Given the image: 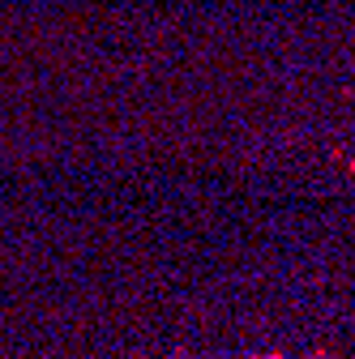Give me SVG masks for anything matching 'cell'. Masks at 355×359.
<instances>
[{"mask_svg": "<svg viewBox=\"0 0 355 359\" xmlns=\"http://www.w3.org/2000/svg\"><path fill=\"white\" fill-rule=\"evenodd\" d=\"M261 359H274V355H261Z\"/></svg>", "mask_w": 355, "mask_h": 359, "instance_id": "1", "label": "cell"}]
</instances>
